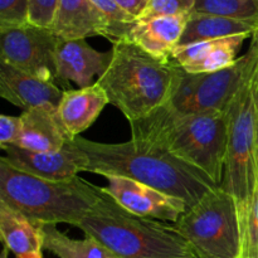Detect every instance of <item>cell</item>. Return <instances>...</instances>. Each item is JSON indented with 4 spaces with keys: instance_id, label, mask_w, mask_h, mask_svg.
<instances>
[{
    "instance_id": "cb8c5ba5",
    "label": "cell",
    "mask_w": 258,
    "mask_h": 258,
    "mask_svg": "<svg viewBox=\"0 0 258 258\" xmlns=\"http://www.w3.org/2000/svg\"><path fill=\"white\" fill-rule=\"evenodd\" d=\"M194 4L196 0H149L146 8L138 18V22H148L155 18L191 14Z\"/></svg>"
},
{
    "instance_id": "3957f363",
    "label": "cell",
    "mask_w": 258,
    "mask_h": 258,
    "mask_svg": "<svg viewBox=\"0 0 258 258\" xmlns=\"http://www.w3.org/2000/svg\"><path fill=\"white\" fill-rule=\"evenodd\" d=\"M181 72L183 68L173 59L164 62L131 40L120 39L112 43V59L96 83L111 105L133 122L170 102Z\"/></svg>"
},
{
    "instance_id": "4fadbf2b",
    "label": "cell",
    "mask_w": 258,
    "mask_h": 258,
    "mask_svg": "<svg viewBox=\"0 0 258 258\" xmlns=\"http://www.w3.org/2000/svg\"><path fill=\"white\" fill-rule=\"evenodd\" d=\"M63 91L55 83L30 76L0 62V96L24 111L37 107L57 110Z\"/></svg>"
},
{
    "instance_id": "277c9868",
    "label": "cell",
    "mask_w": 258,
    "mask_h": 258,
    "mask_svg": "<svg viewBox=\"0 0 258 258\" xmlns=\"http://www.w3.org/2000/svg\"><path fill=\"white\" fill-rule=\"evenodd\" d=\"M100 188V186H98ZM101 198L77 228L93 237L117 258H196L173 224L143 218L121 208L101 190Z\"/></svg>"
},
{
    "instance_id": "8fae6325",
    "label": "cell",
    "mask_w": 258,
    "mask_h": 258,
    "mask_svg": "<svg viewBox=\"0 0 258 258\" xmlns=\"http://www.w3.org/2000/svg\"><path fill=\"white\" fill-rule=\"evenodd\" d=\"M2 150L4 155L0 159L10 166L48 180H67L85 171L86 168V155L73 140L53 153H37L15 145L3 146Z\"/></svg>"
},
{
    "instance_id": "83f0119b",
    "label": "cell",
    "mask_w": 258,
    "mask_h": 258,
    "mask_svg": "<svg viewBox=\"0 0 258 258\" xmlns=\"http://www.w3.org/2000/svg\"><path fill=\"white\" fill-rule=\"evenodd\" d=\"M22 127L20 116H0V148L14 145Z\"/></svg>"
},
{
    "instance_id": "7a4b0ae2",
    "label": "cell",
    "mask_w": 258,
    "mask_h": 258,
    "mask_svg": "<svg viewBox=\"0 0 258 258\" xmlns=\"http://www.w3.org/2000/svg\"><path fill=\"white\" fill-rule=\"evenodd\" d=\"M128 123L131 138L159 144L221 186L228 149L227 111L181 113L165 105Z\"/></svg>"
},
{
    "instance_id": "603a6c76",
    "label": "cell",
    "mask_w": 258,
    "mask_h": 258,
    "mask_svg": "<svg viewBox=\"0 0 258 258\" xmlns=\"http://www.w3.org/2000/svg\"><path fill=\"white\" fill-rule=\"evenodd\" d=\"M91 3L107 24V39L112 43L120 39H127L138 19L126 13L115 0H91Z\"/></svg>"
},
{
    "instance_id": "9a60e30c",
    "label": "cell",
    "mask_w": 258,
    "mask_h": 258,
    "mask_svg": "<svg viewBox=\"0 0 258 258\" xmlns=\"http://www.w3.org/2000/svg\"><path fill=\"white\" fill-rule=\"evenodd\" d=\"M108 103L107 95L96 82L85 88L64 90L58 103L57 117L73 140L95 123Z\"/></svg>"
},
{
    "instance_id": "30bf717a",
    "label": "cell",
    "mask_w": 258,
    "mask_h": 258,
    "mask_svg": "<svg viewBox=\"0 0 258 258\" xmlns=\"http://www.w3.org/2000/svg\"><path fill=\"white\" fill-rule=\"evenodd\" d=\"M107 186L101 190L121 208L138 217L175 223L188 206L175 197L168 196L140 181L125 176L107 175Z\"/></svg>"
},
{
    "instance_id": "5bb4252c",
    "label": "cell",
    "mask_w": 258,
    "mask_h": 258,
    "mask_svg": "<svg viewBox=\"0 0 258 258\" xmlns=\"http://www.w3.org/2000/svg\"><path fill=\"white\" fill-rule=\"evenodd\" d=\"M251 37L239 34L176 47L171 59L188 73L217 72L236 62L242 44Z\"/></svg>"
},
{
    "instance_id": "f1b7e54d",
    "label": "cell",
    "mask_w": 258,
    "mask_h": 258,
    "mask_svg": "<svg viewBox=\"0 0 258 258\" xmlns=\"http://www.w3.org/2000/svg\"><path fill=\"white\" fill-rule=\"evenodd\" d=\"M126 13L138 19L148 5L149 0H115Z\"/></svg>"
},
{
    "instance_id": "2e32d148",
    "label": "cell",
    "mask_w": 258,
    "mask_h": 258,
    "mask_svg": "<svg viewBox=\"0 0 258 258\" xmlns=\"http://www.w3.org/2000/svg\"><path fill=\"white\" fill-rule=\"evenodd\" d=\"M22 127L14 145L37 153L58 151L71 141L60 125L57 110L37 107L23 111L20 115Z\"/></svg>"
},
{
    "instance_id": "7c38bea8",
    "label": "cell",
    "mask_w": 258,
    "mask_h": 258,
    "mask_svg": "<svg viewBox=\"0 0 258 258\" xmlns=\"http://www.w3.org/2000/svg\"><path fill=\"white\" fill-rule=\"evenodd\" d=\"M112 59V49L98 52L86 39H60L55 49V85L72 90L70 82L80 88L92 86L93 80L105 73Z\"/></svg>"
},
{
    "instance_id": "6da1fadb",
    "label": "cell",
    "mask_w": 258,
    "mask_h": 258,
    "mask_svg": "<svg viewBox=\"0 0 258 258\" xmlns=\"http://www.w3.org/2000/svg\"><path fill=\"white\" fill-rule=\"evenodd\" d=\"M86 155V173L117 175L146 184L189 207L219 188L211 178L150 140L131 138L126 143L108 144L73 139Z\"/></svg>"
},
{
    "instance_id": "d4e9b609",
    "label": "cell",
    "mask_w": 258,
    "mask_h": 258,
    "mask_svg": "<svg viewBox=\"0 0 258 258\" xmlns=\"http://www.w3.org/2000/svg\"><path fill=\"white\" fill-rule=\"evenodd\" d=\"M239 258H258V191L241 226Z\"/></svg>"
},
{
    "instance_id": "5b68a950",
    "label": "cell",
    "mask_w": 258,
    "mask_h": 258,
    "mask_svg": "<svg viewBox=\"0 0 258 258\" xmlns=\"http://www.w3.org/2000/svg\"><path fill=\"white\" fill-rule=\"evenodd\" d=\"M100 198V188L78 175L48 180L23 173L0 159V201L38 223L76 227Z\"/></svg>"
},
{
    "instance_id": "ffe728a7",
    "label": "cell",
    "mask_w": 258,
    "mask_h": 258,
    "mask_svg": "<svg viewBox=\"0 0 258 258\" xmlns=\"http://www.w3.org/2000/svg\"><path fill=\"white\" fill-rule=\"evenodd\" d=\"M256 30L258 23L191 13L178 47L239 34L253 35Z\"/></svg>"
},
{
    "instance_id": "7402d4cb",
    "label": "cell",
    "mask_w": 258,
    "mask_h": 258,
    "mask_svg": "<svg viewBox=\"0 0 258 258\" xmlns=\"http://www.w3.org/2000/svg\"><path fill=\"white\" fill-rule=\"evenodd\" d=\"M191 13L258 23V0H196Z\"/></svg>"
},
{
    "instance_id": "484cf974",
    "label": "cell",
    "mask_w": 258,
    "mask_h": 258,
    "mask_svg": "<svg viewBox=\"0 0 258 258\" xmlns=\"http://www.w3.org/2000/svg\"><path fill=\"white\" fill-rule=\"evenodd\" d=\"M29 23V0H0V28L22 27Z\"/></svg>"
},
{
    "instance_id": "4316f807",
    "label": "cell",
    "mask_w": 258,
    "mask_h": 258,
    "mask_svg": "<svg viewBox=\"0 0 258 258\" xmlns=\"http://www.w3.org/2000/svg\"><path fill=\"white\" fill-rule=\"evenodd\" d=\"M58 0H29V23L40 28H52Z\"/></svg>"
},
{
    "instance_id": "9c48e42d",
    "label": "cell",
    "mask_w": 258,
    "mask_h": 258,
    "mask_svg": "<svg viewBox=\"0 0 258 258\" xmlns=\"http://www.w3.org/2000/svg\"><path fill=\"white\" fill-rule=\"evenodd\" d=\"M59 38L50 29L30 23L0 28V62L30 76L55 83V49Z\"/></svg>"
},
{
    "instance_id": "44dd1931",
    "label": "cell",
    "mask_w": 258,
    "mask_h": 258,
    "mask_svg": "<svg viewBox=\"0 0 258 258\" xmlns=\"http://www.w3.org/2000/svg\"><path fill=\"white\" fill-rule=\"evenodd\" d=\"M44 251L57 258H117L93 237L71 238L60 232L55 224L44 226Z\"/></svg>"
},
{
    "instance_id": "4dcf8cb0",
    "label": "cell",
    "mask_w": 258,
    "mask_h": 258,
    "mask_svg": "<svg viewBox=\"0 0 258 258\" xmlns=\"http://www.w3.org/2000/svg\"><path fill=\"white\" fill-rule=\"evenodd\" d=\"M9 249L7 248L5 246H3V251H2V256H0V258H8L9 257Z\"/></svg>"
},
{
    "instance_id": "f546056e",
    "label": "cell",
    "mask_w": 258,
    "mask_h": 258,
    "mask_svg": "<svg viewBox=\"0 0 258 258\" xmlns=\"http://www.w3.org/2000/svg\"><path fill=\"white\" fill-rule=\"evenodd\" d=\"M256 164L258 173V107H257V122H256Z\"/></svg>"
},
{
    "instance_id": "52a82bcc",
    "label": "cell",
    "mask_w": 258,
    "mask_h": 258,
    "mask_svg": "<svg viewBox=\"0 0 258 258\" xmlns=\"http://www.w3.org/2000/svg\"><path fill=\"white\" fill-rule=\"evenodd\" d=\"M197 258H239L241 223L233 197L219 186L173 223Z\"/></svg>"
},
{
    "instance_id": "d6986e66",
    "label": "cell",
    "mask_w": 258,
    "mask_h": 258,
    "mask_svg": "<svg viewBox=\"0 0 258 258\" xmlns=\"http://www.w3.org/2000/svg\"><path fill=\"white\" fill-rule=\"evenodd\" d=\"M50 30L58 38L67 40L95 35L108 38L107 24L91 0H58Z\"/></svg>"
},
{
    "instance_id": "ac0fdd59",
    "label": "cell",
    "mask_w": 258,
    "mask_h": 258,
    "mask_svg": "<svg viewBox=\"0 0 258 258\" xmlns=\"http://www.w3.org/2000/svg\"><path fill=\"white\" fill-rule=\"evenodd\" d=\"M190 14L136 22L127 39L158 59L170 62Z\"/></svg>"
},
{
    "instance_id": "1f68e13d",
    "label": "cell",
    "mask_w": 258,
    "mask_h": 258,
    "mask_svg": "<svg viewBox=\"0 0 258 258\" xmlns=\"http://www.w3.org/2000/svg\"><path fill=\"white\" fill-rule=\"evenodd\" d=\"M196 258H197V257H196Z\"/></svg>"
},
{
    "instance_id": "e0dca14e",
    "label": "cell",
    "mask_w": 258,
    "mask_h": 258,
    "mask_svg": "<svg viewBox=\"0 0 258 258\" xmlns=\"http://www.w3.org/2000/svg\"><path fill=\"white\" fill-rule=\"evenodd\" d=\"M0 237L15 258H44V224L0 201Z\"/></svg>"
},
{
    "instance_id": "8992f818",
    "label": "cell",
    "mask_w": 258,
    "mask_h": 258,
    "mask_svg": "<svg viewBox=\"0 0 258 258\" xmlns=\"http://www.w3.org/2000/svg\"><path fill=\"white\" fill-rule=\"evenodd\" d=\"M251 62L241 87L227 108L228 149L221 188L237 203L243 224L258 191L256 122L258 107V30L251 37Z\"/></svg>"
},
{
    "instance_id": "ba28073f",
    "label": "cell",
    "mask_w": 258,
    "mask_h": 258,
    "mask_svg": "<svg viewBox=\"0 0 258 258\" xmlns=\"http://www.w3.org/2000/svg\"><path fill=\"white\" fill-rule=\"evenodd\" d=\"M251 57L248 48L233 64L217 72L188 73L183 70L178 88L168 105L181 113L226 112L243 82Z\"/></svg>"
}]
</instances>
